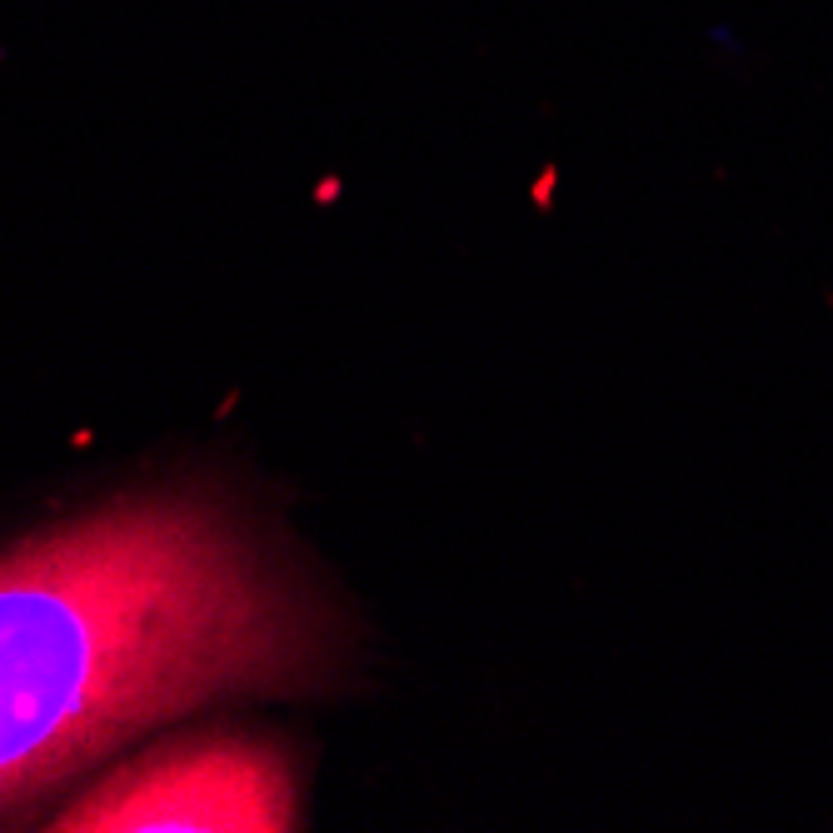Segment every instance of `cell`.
Here are the masks:
<instances>
[{"label":"cell","mask_w":833,"mask_h":833,"mask_svg":"<svg viewBox=\"0 0 833 833\" xmlns=\"http://www.w3.org/2000/svg\"><path fill=\"white\" fill-rule=\"evenodd\" d=\"M325 619L205 499L105 509L0 559V804L240 689L309 683Z\"/></svg>","instance_id":"6da1fadb"},{"label":"cell","mask_w":833,"mask_h":833,"mask_svg":"<svg viewBox=\"0 0 833 833\" xmlns=\"http://www.w3.org/2000/svg\"><path fill=\"white\" fill-rule=\"evenodd\" d=\"M56 828H295V778L265 744L215 739L200 749L151 754L66 808Z\"/></svg>","instance_id":"7a4b0ae2"}]
</instances>
